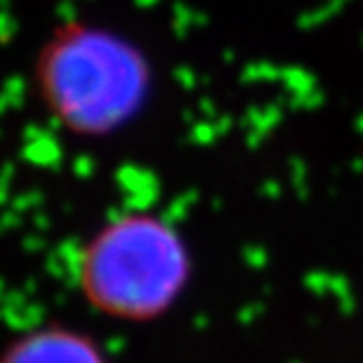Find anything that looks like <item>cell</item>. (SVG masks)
<instances>
[{"instance_id": "cell-2", "label": "cell", "mask_w": 363, "mask_h": 363, "mask_svg": "<svg viewBox=\"0 0 363 363\" xmlns=\"http://www.w3.org/2000/svg\"><path fill=\"white\" fill-rule=\"evenodd\" d=\"M40 83L57 121L90 137L118 130L147 92L140 57L111 35L83 28L48 50Z\"/></svg>"}, {"instance_id": "cell-1", "label": "cell", "mask_w": 363, "mask_h": 363, "mask_svg": "<svg viewBox=\"0 0 363 363\" xmlns=\"http://www.w3.org/2000/svg\"><path fill=\"white\" fill-rule=\"evenodd\" d=\"M194 262L179 231L151 213L121 215L81 250L78 286L92 309L121 321H154L191 281Z\"/></svg>"}, {"instance_id": "cell-3", "label": "cell", "mask_w": 363, "mask_h": 363, "mask_svg": "<svg viewBox=\"0 0 363 363\" xmlns=\"http://www.w3.org/2000/svg\"><path fill=\"white\" fill-rule=\"evenodd\" d=\"M0 363H108L101 347L69 325L35 328L7 347Z\"/></svg>"}]
</instances>
